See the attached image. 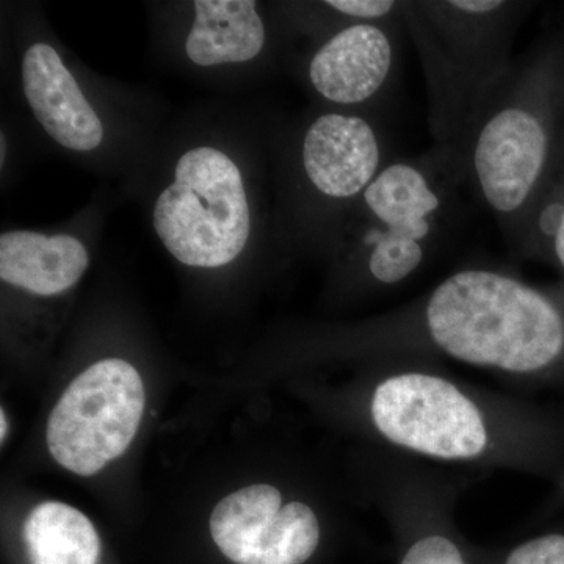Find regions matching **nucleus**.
I'll list each match as a JSON object with an SVG mask.
<instances>
[{"instance_id":"20","label":"nucleus","mask_w":564,"mask_h":564,"mask_svg":"<svg viewBox=\"0 0 564 564\" xmlns=\"http://www.w3.org/2000/svg\"><path fill=\"white\" fill-rule=\"evenodd\" d=\"M555 248L556 256H558L560 262H562L564 267V218L562 228H560L558 234L555 236Z\"/></svg>"},{"instance_id":"17","label":"nucleus","mask_w":564,"mask_h":564,"mask_svg":"<svg viewBox=\"0 0 564 564\" xmlns=\"http://www.w3.org/2000/svg\"><path fill=\"white\" fill-rule=\"evenodd\" d=\"M326 6L348 17L364 18V20H375L383 18L391 13L395 3L391 0H329Z\"/></svg>"},{"instance_id":"18","label":"nucleus","mask_w":564,"mask_h":564,"mask_svg":"<svg viewBox=\"0 0 564 564\" xmlns=\"http://www.w3.org/2000/svg\"><path fill=\"white\" fill-rule=\"evenodd\" d=\"M564 218V206L562 204H552L545 207L541 214L540 226L547 236H556L562 228Z\"/></svg>"},{"instance_id":"9","label":"nucleus","mask_w":564,"mask_h":564,"mask_svg":"<svg viewBox=\"0 0 564 564\" xmlns=\"http://www.w3.org/2000/svg\"><path fill=\"white\" fill-rule=\"evenodd\" d=\"M391 65L392 47L386 33L358 24L337 33L315 54L310 77L323 98L358 104L380 90Z\"/></svg>"},{"instance_id":"15","label":"nucleus","mask_w":564,"mask_h":564,"mask_svg":"<svg viewBox=\"0 0 564 564\" xmlns=\"http://www.w3.org/2000/svg\"><path fill=\"white\" fill-rule=\"evenodd\" d=\"M507 564H564V536L549 534L516 549Z\"/></svg>"},{"instance_id":"19","label":"nucleus","mask_w":564,"mask_h":564,"mask_svg":"<svg viewBox=\"0 0 564 564\" xmlns=\"http://www.w3.org/2000/svg\"><path fill=\"white\" fill-rule=\"evenodd\" d=\"M451 6L466 11V13L485 14L502 7V2H497V0H456V2H451Z\"/></svg>"},{"instance_id":"6","label":"nucleus","mask_w":564,"mask_h":564,"mask_svg":"<svg viewBox=\"0 0 564 564\" xmlns=\"http://www.w3.org/2000/svg\"><path fill=\"white\" fill-rule=\"evenodd\" d=\"M547 152V137L529 111L507 109L485 126L474 165L486 202L499 212L519 209L533 191Z\"/></svg>"},{"instance_id":"12","label":"nucleus","mask_w":564,"mask_h":564,"mask_svg":"<svg viewBox=\"0 0 564 564\" xmlns=\"http://www.w3.org/2000/svg\"><path fill=\"white\" fill-rule=\"evenodd\" d=\"M366 203L375 217L388 226V236L421 242L430 234V214L440 199L419 170L403 163L386 169L366 188Z\"/></svg>"},{"instance_id":"3","label":"nucleus","mask_w":564,"mask_h":564,"mask_svg":"<svg viewBox=\"0 0 564 564\" xmlns=\"http://www.w3.org/2000/svg\"><path fill=\"white\" fill-rule=\"evenodd\" d=\"M143 411V381L135 367L104 359L82 372L55 404L47 447L65 469L90 477L128 451Z\"/></svg>"},{"instance_id":"13","label":"nucleus","mask_w":564,"mask_h":564,"mask_svg":"<svg viewBox=\"0 0 564 564\" xmlns=\"http://www.w3.org/2000/svg\"><path fill=\"white\" fill-rule=\"evenodd\" d=\"M24 540L32 564H98L101 554L90 519L61 502L41 503L32 510Z\"/></svg>"},{"instance_id":"1","label":"nucleus","mask_w":564,"mask_h":564,"mask_svg":"<svg viewBox=\"0 0 564 564\" xmlns=\"http://www.w3.org/2000/svg\"><path fill=\"white\" fill-rule=\"evenodd\" d=\"M434 343L459 361L533 372L564 345L558 311L522 282L480 270L456 273L426 310Z\"/></svg>"},{"instance_id":"16","label":"nucleus","mask_w":564,"mask_h":564,"mask_svg":"<svg viewBox=\"0 0 564 564\" xmlns=\"http://www.w3.org/2000/svg\"><path fill=\"white\" fill-rule=\"evenodd\" d=\"M402 564H464L458 547L447 538L429 536L415 543Z\"/></svg>"},{"instance_id":"7","label":"nucleus","mask_w":564,"mask_h":564,"mask_svg":"<svg viewBox=\"0 0 564 564\" xmlns=\"http://www.w3.org/2000/svg\"><path fill=\"white\" fill-rule=\"evenodd\" d=\"M22 87L36 120L58 144L74 151L101 144V120L50 44L36 43L25 52Z\"/></svg>"},{"instance_id":"11","label":"nucleus","mask_w":564,"mask_h":564,"mask_svg":"<svg viewBox=\"0 0 564 564\" xmlns=\"http://www.w3.org/2000/svg\"><path fill=\"white\" fill-rule=\"evenodd\" d=\"M265 29L252 0H198L185 51L199 66L252 61L261 54Z\"/></svg>"},{"instance_id":"4","label":"nucleus","mask_w":564,"mask_h":564,"mask_svg":"<svg viewBox=\"0 0 564 564\" xmlns=\"http://www.w3.org/2000/svg\"><path fill=\"white\" fill-rule=\"evenodd\" d=\"M372 414L392 443L437 458H474L488 443L477 406L443 378H389L375 391Z\"/></svg>"},{"instance_id":"14","label":"nucleus","mask_w":564,"mask_h":564,"mask_svg":"<svg viewBox=\"0 0 564 564\" xmlns=\"http://www.w3.org/2000/svg\"><path fill=\"white\" fill-rule=\"evenodd\" d=\"M423 250L421 243L413 240H399L380 236L370 256V272L384 284H395L410 276L421 265Z\"/></svg>"},{"instance_id":"5","label":"nucleus","mask_w":564,"mask_h":564,"mask_svg":"<svg viewBox=\"0 0 564 564\" xmlns=\"http://www.w3.org/2000/svg\"><path fill=\"white\" fill-rule=\"evenodd\" d=\"M270 485H252L225 497L210 516L215 544L236 564H303L321 540L310 507L292 502Z\"/></svg>"},{"instance_id":"8","label":"nucleus","mask_w":564,"mask_h":564,"mask_svg":"<svg viewBox=\"0 0 564 564\" xmlns=\"http://www.w3.org/2000/svg\"><path fill=\"white\" fill-rule=\"evenodd\" d=\"M307 177L332 198H351L373 182L380 147L361 118L325 115L311 126L303 144Z\"/></svg>"},{"instance_id":"10","label":"nucleus","mask_w":564,"mask_h":564,"mask_svg":"<svg viewBox=\"0 0 564 564\" xmlns=\"http://www.w3.org/2000/svg\"><path fill=\"white\" fill-rule=\"evenodd\" d=\"M87 267L88 252L76 237L31 231L0 236V278L36 295L68 291L84 276Z\"/></svg>"},{"instance_id":"2","label":"nucleus","mask_w":564,"mask_h":564,"mask_svg":"<svg viewBox=\"0 0 564 564\" xmlns=\"http://www.w3.org/2000/svg\"><path fill=\"white\" fill-rule=\"evenodd\" d=\"M250 207L242 174L225 152H185L174 182L154 206V229L177 261L202 269L232 262L250 237Z\"/></svg>"},{"instance_id":"21","label":"nucleus","mask_w":564,"mask_h":564,"mask_svg":"<svg viewBox=\"0 0 564 564\" xmlns=\"http://www.w3.org/2000/svg\"><path fill=\"white\" fill-rule=\"evenodd\" d=\"M0 426H2V430H0V440H6L7 436V417H6V411L2 410V413H0Z\"/></svg>"}]
</instances>
